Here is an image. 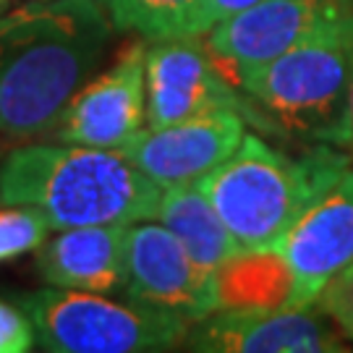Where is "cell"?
Masks as SVG:
<instances>
[{
  "instance_id": "obj_1",
  "label": "cell",
  "mask_w": 353,
  "mask_h": 353,
  "mask_svg": "<svg viewBox=\"0 0 353 353\" xmlns=\"http://www.w3.org/2000/svg\"><path fill=\"white\" fill-rule=\"evenodd\" d=\"M100 0H39L0 13V134L32 139L58 126L110 39Z\"/></svg>"
},
{
  "instance_id": "obj_2",
  "label": "cell",
  "mask_w": 353,
  "mask_h": 353,
  "mask_svg": "<svg viewBox=\"0 0 353 353\" xmlns=\"http://www.w3.org/2000/svg\"><path fill=\"white\" fill-rule=\"evenodd\" d=\"M163 186L118 150L24 144L0 160V204H34L55 230L157 217Z\"/></svg>"
},
{
  "instance_id": "obj_3",
  "label": "cell",
  "mask_w": 353,
  "mask_h": 353,
  "mask_svg": "<svg viewBox=\"0 0 353 353\" xmlns=\"http://www.w3.org/2000/svg\"><path fill=\"white\" fill-rule=\"evenodd\" d=\"M348 168L351 157L332 144L319 141L293 157L246 134L239 150L196 183L241 252H265Z\"/></svg>"
},
{
  "instance_id": "obj_4",
  "label": "cell",
  "mask_w": 353,
  "mask_h": 353,
  "mask_svg": "<svg viewBox=\"0 0 353 353\" xmlns=\"http://www.w3.org/2000/svg\"><path fill=\"white\" fill-rule=\"evenodd\" d=\"M353 76V6L254 76L243 94L270 131L332 144L341 137Z\"/></svg>"
},
{
  "instance_id": "obj_5",
  "label": "cell",
  "mask_w": 353,
  "mask_h": 353,
  "mask_svg": "<svg viewBox=\"0 0 353 353\" xmlns=\"http://www.w3.org/2000/svg\"><path fill=\"white\" fill-rule=\"evenodd\" d=\"M42 351L50 353H150L170 351L189 338V319L165 306L113 301L105 293L42 288L21 296Z\"/></svg>"
},
{
  "instance_id": "obj_6",
  "label": "cell",
  "mask_w": 353,
  "mask_h": 353,
  "mask_svg": "<svg viewBox=\"0 0 353 353\" xmlns=\"http://www.w3.org/2000/svg\"><path fill=\"white\" fill-rule=\"evenodd\" d=\"M348 6L353 0H259L204 32V50L214 68L243 92L254 76Z\"/></svg>"
},
{
  "instance_id": "obj_7",
  "label": "cell",
  "mask_w": 353,
  "mask_h": 353,
  "mask_svg": "<svg viewBox=\"0 0 353 353\" xmlns=\"http://www.w3.org/2000/svg\"><path fill=\"white\" fill-rule=\"evenodd\" d=\"M144 81L150 128H163L220 110H236L243 118L259 121L252 102L243 100V92L214 68L204 50L202 34L150 39Z\"/></svg>"
},
{
  "instance_id": "obj_8",
  "label": "cell",
  "mask_w": 353,
  "mask_h": 353,
  "mask_svg": "<svg viewBox=\"0 0 353 353\" xmlns=\"http://www.w3.org/2000/svg\"><path fill=\"white\" fill-rule=\"evenodd\" d=\"M290 270L288 309L316 306L322 288L353 265V168H348L272 246Z\"/></svg>"
},
{
  "instance_id": "obj_9",
  "label": "cell",
  "mask_w": 353,
  "mask_h": 353,
  "mask_svg": "<svg viewBox=\"0 0 353 353\" xmlns=\"http://www.w3.org/2000/svg\"><path fill=\"white\" fill-rule=\"evenodd\" d=\"M126 270L131 299L165 306L189 322H199L220 309L214 272L196 265L163 223H128Z\"/></svg>"
},
{
  "instance_id": "obj_10",
  "label": "cell",
  "mask_w": 353,
  "mask_h": 353,
  "mask_svg": "<svg viewBox=\"0 0 353 353\" xmlns=\"http://www.w3.org/2000/svg\"><path fill=\"white\" fill-rule=\"evenodd\" d=\"M147 42H134L115 58V63L87 81L65 105L52 137L68 144H87L118 150L147 118V81H144Z\"/></svg>"
},
{
  "instance_id": "obj_11",
  "label": "cell",
  "mask_w": 353,
  "mask_h": 353,
  "mask_svg": "<svg viewBox=\"0 0 353 353\" xmlns=\"http://www.w3.org/2000/svg\"><path fill=\"white\" fill-rule=\"evenodd\" d=\"M246 137L236 110L199 115L163 128H141L118 152L160 186L199 181L223 165Z\"/></svg>"
},
{
  "instance_id": "obj_12",
  "label": "cell",
  "mask_w": 353,
  "mask_h": 353,
  "mask_svg": "<svg viewBox=\"0 0 353 353\" xmlns=\"http://www.w3.org/2000/svg\"><path fill=\"white\" fill-rule=\"evenodd\" d=\"M309 309H217L189 335L207 353H335L341 338Z\"/></svg>"
},
{
  "instance_id": "obj_13",
  "label": "cell",
  "mask_w": 353,
  "mask_h": 353,
  "mask_svg": "<svg viewBox=\"0 0 353 353\" xmlns=\"http://www.w3.org/2000/svg\"><path fill=\"white\" fill-rule=\"evenodd\" d=\"M126 230L123 223L65 228L37 252V272L48 285L89 293L126 290Z\"/></svg>"
},
{
  "instance_id": "obj_14",
  "label": "cell",
  "mask_w": 353,
  "mask_h": 353,
  "mask_svg": "<svg viewBox=\"0 0 353 353\" xmlns=\"http://www.w3.org/2000/svg\"><path fill=\"white\" fill-rule=\"evenodd\" d=\"M157 220L183 243L191 259L207 272H217L233 254L241 252L196 181L163 186Z\"/></svg>"
},
{
  "instance_id": "obj_15",
  "label": "cell",
  "mask_w": 353,
  "mask_h": 353,
  "mask_svg": "<svg viewBox=\"0 0 353 353\" xmlns=\"http://www.w3.org/2000/svg\"><path fill=\"white\" fill-rule=\"evenodd\" d=\"M220 309H288L290 270L272 249L239 252L214 272Z\"/></svg>"
},
{
  "instance_id": "obj_16",
  "label": "cell",
  "mask_w": 353,
  "mask_h": 353,
  "mask_svg": "<svg viewBox=\"0 0 353 353\" xmlns=\"http://www.w3.org/2000/svg\"><path fill=\"white\" fill-rule=\"evenodd\" d=\"M115 29L144 39L196 37L207 26V0H100Z\"/></svg>"
},
{
  "instance_id": "obj_17",
  "label": "cell",
  "mask_w": 353,
  "mask_h": 353,
  "mask_svg": "<svg viewBox=\"0 0 353 353\" xmlns=\"http://www.w3.org/2000/svg\"><path fill=\"white\" fill-rule=\"evenodd\" d=\"M48 214L34 204H3L0 210V262L39 249L48 239Z\"/></svg>"
},
{
  "instance_id": "obj_18",
  "label": "cell",
  "mask_w": 353,
  "mask_h": 353,
  "mask_svg": "<svg viewBox=\"0 0 353 353\" xmlns=\"http://www.w3.org/2000/svg\"><path fill=\"white\" fill-rule=\"evenodd\" d=\"M316 309L327 314L348 341H353V265L341 270L322 288L316 299Z\"/></svg>"
},
{
  "instance_id": "obj_19",
  "label": "cell",
  "mask_w": 353,
  "mask_h": 353,
  "mask_svg": "<svg viewBox=\"0 0 353 353\" xmlns=\"http://www.w3.org/2000/svg\"><path fill=\"white\" fill-rule=\"evenodd\" d=\"M37 335L32 319L19 306L0 301V353H26L34 348Z\"/></svg>"
},
{
  "instance_id": "obj_20",
  "label": "cell",
  "mask_w": 353,
  "mask_h": 353,
  "mask_svg": "<svg viewBox=\"0 0 353 353\" xmlns=\"http://www.w3.org/2000/svg\"><path fill=\"white\" fill-rule=\"evenodd\" d=\"M254 3H259V0H207V26L212 29L217 21H223L225 16L236 11H243V8H249ZM207 29V32H210Z\"/></svg>"
},
{
  "instance_id": "obj_21",
  "label": "cell",
  "mask_w": 353,
  "mask_h": 353,
  "mask_svg": "<svg viewBox=\"0 0 353 353\" xmlns=\"http://www.w3.org/2000/svg\"><path fill=\"white\" fill-rule=\"evenodd\" d=\"M335 147L343 150L353 163V76H351V89H348V105H345V118H343L341 137L335 141Z\"/></svg>"
},
{
  "instance_id": "obj_22",
  "label": "cell",
  "mask_w": 353,
  "mask_h": 353,
  "mask_svg": "<svg viewBox=\"0 0 353 353\" xmlns=\"http://www.w3.org/2000/svg\"><path fill=\"white\" fill-rule=\"evenodd\" d=\"M6 3H8V0H0V11H3V8H6Z\"/></svg>"
},
{
  "instance_id": "obj_23",
  "label": "cell",
  "mask_w": 353,
  "mask_h": 353,
  "mask_svg": "<svg viewBox=\"0 0 353 353\" xmlns=\"http://www.w3.org/2000/svg\"><path fill=\"white\" fill-rule=\"evenodd\" d=\"M0 160H3V157H0Z\"/></svg>"
}]
</instances>
